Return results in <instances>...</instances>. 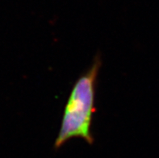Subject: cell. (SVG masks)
<instances>
[{
	"instance_id": "obj_1",
	"label": "cell",
	"mask_w": 159,
	"mask_h": 158,
	"mask_svg": "<svg viewBox=\"0 0 159 158\" xmlns=\"http://www.w3.org/2000/svg\"><path fill=\"white\" fill-rule=\"evenodd\" d=\"M101 65V56L97 54L91 68L75 82L65 106L58 135L54 142L55 149L60 148L73 138L83 139L89 144H93L95 141L91 125L95 112L97 78Z\"/></svg>"
}]
</instances>
